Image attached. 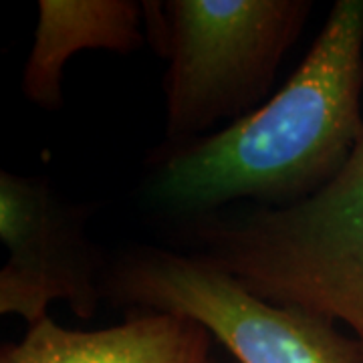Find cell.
<instances>
[{
  "label": "cell",
  "mask_w": 363,
  "mask_h": 363,
  "mask_svg": "<svg viewBox=\"0 0 363 363\" xmlns=\"http://www.w3.org/2000/svg\"><path fill=\"white\" fill-rule=\"evenodd\" d=\"M363 0H337L285 87L247 117L168 152L150 182L157 206L204 214L252 198L286 206L325 188L363 138Z\"/></svg>",
  "instance_id": "obj_1"
},
{
  "label": "cell",
  "mask_w": 363,
  "mask_h": 363,
  "mask_svg": "<svg viewBox=\"0 0 363 363\" xmlns=\"http://www.w3.org/2000/svg\"><path fill=\"white\" fill-rule=\"evenodd\" d=\"M196 257L262 301L350 325L363 345V138L319 192L196 224Z\"/></svg>",
  "instance_id": "obj_2"
},
{
  "label": "cell",
  "mask_w": 363,
  "mask_h": 363,
  "mask_svg": "<svg viewBox=\"0 0 363 363\" xmlns=\"http://www.w3.org/2000/svg\"><path fill=\"white\" fill-rule=\"evenodd\" d=\"M147 39L166 61V154L238 121L271 93L311 0L143 2Z\"/></svg>",
  "instance_id": "obj_3"
},
{
  "label": "cell",
  "mask_w": 363,
  "mask_h": 363,
  "mask_svg": "<svg viewBox=\"0 0 363 363\" xmlns=\"http://www.w3.org/2000/svg\"><path fill=\"white\" fill-rule=\"evenodd\" d=\"M101 295L194 319L238 363H363L359 339L339 333L333 321L271 305L196 255L133 248L107 269Z\"/></svg>",
  "instance_id": "obj_4"
},
{
  "label": "cell",
  "mask_w": 363,
  "mask_h": 363,
  "mask_svg": "<svg viewBox=\"0 0 363 363\" xmlns=\"http://www.w3.org/2000/svg\"><path fill=\"white\" fill-rule=\"evenodd\" d=\"M89 208L61 200L43 180L0 174V236L9 260L0 272V313L28 327L49 317L52 301L93 317L101 295L104 260L85 234Z\"/></svg>",
  "instance_id": "obj_5"
},
{
  "label": "cell",
  "mask_w": 363,
  "mask_h": 363,
  "mask_svg": "<svg viewBox=\"0 0 363 363\" xmlns=\"http://www.w3.org/2000/svg\"><path fill=\"white\" fill-rule=\"evenodd\" d=\"M206 327L174 313H130L123 323L77 331L51 317L4 345L0 363H212Z\"/></svg>",
  "instance_id": "obj_6"
},
{
  "label": "cell",
  "mask_w": 363,
  "mask_h": 363,
  "mask_svg": "<svg viewBox=\"0 0 363 363\" xmlns=\"http://www.w3.org/2000/svg\"><path fill=\"white\" fill-rule=\"evenodd\" d=\"M147 40L143 2L40 0L35 45L23 71V93L43 109L63 105V67L83 49L130 55Z\"/></svg>",
  "instance_id": "obj_7"
}]
</instances>
